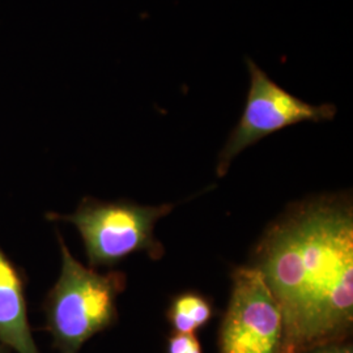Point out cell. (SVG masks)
Instances as JSON below:
<instances>
[{"mask_svg":"<svg viewBox=\"0 0 353 353\" xmlns=\"http://www.w3.org/2000/svg\"><path fill=\"white\" fill-rule=\"evenodd\" d=\"M198 343L194 334H176L169 341V353H189L190 350Z\"/></svg>","mask_w":353,"mask_h":353,"instance_id":"cell-8","label":"cell"},{"mask_svg":"<svg viewBox=\"0 0 353 353\" xmlns=\"http://www.w3.org/2000/svg\"><path fill=\"white\" fill-rule=\"evenodd\" d=\"M61 275L48 303V322L62 353H77L93 335L109 327L117 316V297L126 287L121 272L101 275L81 265L59 236Z\"/></svg>","mask_w":353,"mask_h":353,"instance_id":"cell-2","label":"cell"},{"mask_svg":"<svg viewBox=\"0 0 353 353\" xmlns=\"http://www.w3.org/2000/svg\"><path fill=\"white\" fill-rule=\"evenodd\" d=\"M250 76L249 90L240 121L230 131L217 157L216 173L224 176L233 160L249 147L267 137L303 122L332 121L336 106L313 105L280 87L250 58H246Z\"/></svg>","mask_w":353,"mask_h":353,"instance_id":"cell-4","label":"cell"},{"mask_svg":"<svg viewBox=\"0 0 353 353\" xmlns=\"http://www.w3.org/2000/svg\"><path fill=\"white\" fill-rule=\"evenodd\" d=\"M232 294L220 332L221 353H280L283 322L278 303L252 265L233 272Z\"/></svg>","mask_w":353,"mask_h":353,"instance_id":"cell-5","label":"cell"},{"mask_svg":"<svg viewBox=\"0 0 353 353\" xmlns=\"http://www.w3.org/2000/svg\"><path fill=\"white\" fill-rule=\"evenodd\" d=\"M212 316V305L199 293L188 292L174 299L169 309V319L176 334H194Z\"/></svg>","mask_w":353,"mask_h":353,"instance_id":"cell-7","label":"cell"},{"mask_svg":"<svg viewBox=\"0 0 353 353\" xmlns=\"http://www.w3.org/2000/svg\"><path fill=\"white\" fill-rule=\"evenodd\" d=\"M252 267L278 303L280 353L341 341L353 323V208L347 198L300 203L267 229Z\"/></svg>","mask_w":353,"mask_h":353,"instance_id":"cell-1","label":"cell"},{"mask_svg":"<svg viewBox=\"0 0 353 353\" xmlns=\"http://www.w3.org/2000/svg\"><path fill=\"white\" fill-rule=\"evenodd\" d=\"M0 341L16 353H39L28 322L23 281L0 246Z\"/></svg>","mask_w":353,"mask_h":353,"instance_id":"cell-6","label":"cell"},{"mask_svg":"<svg viewBox=\"0 0 353 353\" xmlns=\"http://www.w3.org/2000/svg\"><path fill=\"white\" fill-rule=\"evenodd\" d=\"M305 353H353V351L351 345L341 344V341H338V343H331L322 347H316L314 350Z\"/></svg>","mask_w":353,"mask_h":353,"instance_id":"cell-9","label":"cell"},{"mask_svg":"<svg viewBox=\"0 0 353 353\" xmlns=\"http://www.w3.org/2000/svg\"><path fill=\"white\" fill-rule=\"evenodd\" d=\"M174 204L139 205L131 202L85 199L75 212L61 216L79 230L90 268L113 265L134 252H147L160 259L164 248L154 239V225Z\"/></svg>","mask_w":353,"mask_h":353,"instance_id":"cell-3","label":"cell"},{"mask_svg":"<svg viewBox=\"0 0 353 353\" xmlns=\"http://www.w3.org/2000/svg\"><path fill=\"white\" fill-rule=\"evenodd\" d=\"M189 353H202V348H201V344L199 341L190 350Z\"/></svg>","mask_w":353,"mask_h":353,"instance_id":"cell-10","label":"cell"}]
</instances>
